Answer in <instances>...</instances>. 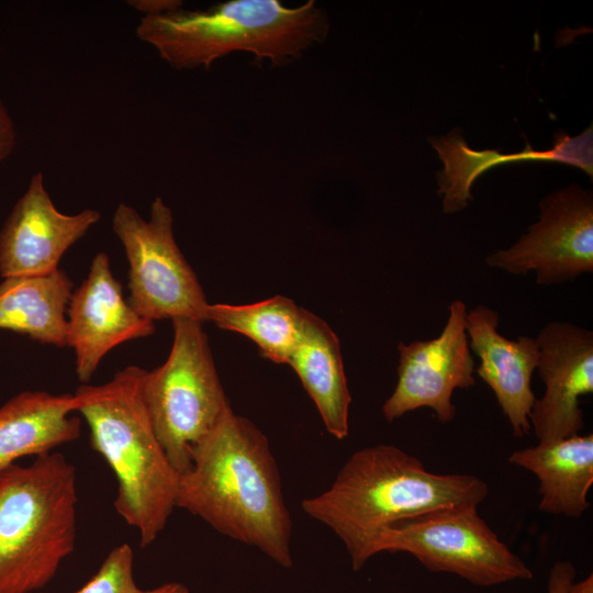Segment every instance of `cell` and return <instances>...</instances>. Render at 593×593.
<instances>
[{"instance_id":"obj_24","label":"cell","mask_w":593,"mask_h":593,"mask_svg":"<svg viewBox=\"0 0 593 593\" xmlns=\"http://www.w3.org/2000/svg\"><path fill=\"white\" fill-rule=\"evenodd\" d=\"M15 142L16 132L14 122L0 99V164L10 156L14 149Z\"/></svg>"},{"instance_id":"obj_20","label":"cell","mask_w":593,"mask_h":593,"mask_svg":"<svg viewBox=\"0 0 593 593\" xmlns=\"http://www.w3.org/2000/svg\"><path fill=\"white\" fill-rule=\"evenodd\" d=\"M445 169L438 174V193L443 195L445 213H456L468 206L472 200L471 186L489 169L507 164L505 155L499 150H474L457 133L430 139Z\"/></svg>"},{"instance_id":"obj_12","label":"cell","mask_w":593,"mask_h":593,"mask_svg":"<svg viewBox=\"0 0 593 593\" xmlns=\"http://www.w3.org/2000/svg\"><path fill=\"white\" fill-rule=\"evenodd\" d=\"M66 342L75 353L77 378L87 384L103 357L118 345L155 332L123 296L105 253H98L87 278L76 288L66 312Z\"/></svg>"},{"instance_id":"obj_4","label":"cell","mask_w":593,"mask_h":593,"mask_svg":"<svg viewBox=\"0 0 593 593\" xmlns=\"http://www.w3.org/2000/svg\"><path fill=\"white\" fill-rule=\"evenodd\" d=\"M326 13L314 0L289 8L279 0H230L206 10L178 9L142 16L136 36L172 68L209 69L219 58L248 52L282 66L324 42Z\"/></svg>"},{"instance_id":"obj_27","label":"cell","mask_w":593,"mask_h":593,"mask_svg":"<svg viewBox=\"0 0 593 593\" xmlns=\"http://www.w3.org/2000/svg\"><path fill=\"white\" fill-rule=\"evenodd\" d=\"M568 593H593V575L592 573L584 580L572 583L568 590Z\"/></svg>"},{"instance_id":"obj_9","label":"cell","mask_w":593,"mask_h":593,"mask_svg":"<svg viewBox=\"0 0 593 593\" xmlns=\"http://www.w3.org/2000/svg\"><path fill=\"white\" fill-rule=\"evenodd\" d=\"M540 217L516 243L485 257L493 269L535 273L539 286H559L593 272V197L572 184L540 201Z\"/></svg>"},{"instance_id":"obj_11","label":"cell","mask_w":593,"mask_h":593,"mask_svg":"<svg viewBox=\"0 0 593 593\" xmlns=\"http://www.w3.org/2000/svg\"><path fill=\"white\" fill-rule=\"evenodd\" d=\"M537 369L545 385L529 422L538 443L579 435L583 429L580 400L593 392V332L570 322L547 323L536 337Z\"/></svg>"},{"instance_id":"obj_10","label":"cell","mask_w":593,"mask_h":593,"mask_svg":"<svg viewBox=\"0 0 593 593\" xmlns=\"http://www.w3.org/2000/svg\"><path fill=\"white\" fill-rule=\"evenodd\" d=\"M467 312L463 301L454 300L437 337L399 343L398 381L382 405L388 422L421 407L433 410L440 423L454 419V391L477 383L474 359L465 327Z\"/></svg>"},{"instance_id":"obj_6","label":"cell","mask_w":593,"mask_h":593,"mask_svg":"<svg viewBox=\"0 0 593 593\" xmlns=\"http://www.w3.org/2000/svg\"><path fill=\"white\" fill-rule=\"evenodd\" d=\"M202 322L172 320L166 361L146 371L145 403L156 436L172 467L184 473L197 447L232 412Z\"/></svg>"},{"instance_id":"obj_15","label":"cell","mask_w":593,"mask_h":593,"mask_svg":"<svg viewBox=\"0 0 593 593\" xmlns=\"http://www.w3.org/2000/svg\"><path fill=\"white\" fill-rule=\"evenodd\" d=\"M74 393L21 392L0 406V473L27 456L74 441L81 422Z\"/></svg>"},{"instance_id":"obj_5","label":"cell","mask_w":593,"mask_h":593,"mask_svg":"<svg viewBox=\"0 0 593 593\" xmlns=\"http://www.w3.org/2000/svg\"><path fill=\"white\" fill-rule=\"evenodd\" d=\"M77 473L55 451L0 473V593L45 588L74 550Z\"/></svg>"},{"instance_id":"obj_14","label":"cell","mask_w":593,"mask_h":593,"mask_svg":"<svg viewBox=\"0 0 593 593\" xmlns=\"http://www.w3.org/2000/svg\"><path fill=\"white\" fill-rule=\"evenodd\" d=\"M499 325L500 314L484 304L467 312L469 346L479 358L474 372L493 391L514 436L523 437L532 429L529 414L536 400L532 377L538 365V342L524 335L506 338Z\"/></svg>"},{"instance_id":"obj_25","label":"cell","mask_w":593,"mask_h":593,"mask_svg":"<svg viewBox=\"0 0 593 593\" xmlns=\"http://www.w3.org/2000/svg\"><path fill=\"white\" fill-rule=\"evenodd\" d=\"M127 4L141 12L142 16L159 15L182 8L179 0H128Z\"/></svg>"},{"instance_id":"obj_2","label":"cell","mask_w":593,"mask_h":593,"mask_svg":"<svg viewBox=\"0 0 593 593\" xmlns=\"http://www.w3.org/2000/svg\"><path fill=\"white\" fill-rule=\"evenodd\" d=\"M488 493L473 474L430 472L414 455L379 444L355 451L327 490L302 501V510L340 539L359 571L384 529L437 511L478 507Z\"/></svg>"},{"instance_id":"obj_22","label":"cell","mask_w":593,"mask_h":593,"mask_svg":"<svg viewBox=\"0 0 593 593\" xmlns=\"http://www.w3.org/2000/svg\"><path fill=\"white\" fill-rule=\"evenodd\" d=\"M511 160L512 163L527 160L563 163L577 166L592 176V128L585 130L575 137L561 133L556 137L553 147L548 150H534L527 145L524 150L511 154Z\"/></svg>"},{"instance_id":"obj_7","label":"cell","mask_w":593,"mask_h":593,"mask_svg":"<svg viewBox=\"0 0 593 593\" xmlns=\"http://www.w3.org/2000/svg\"><path fill=\"white\" fill-rule=\"evenodd\" d=\"M406 552L432 572L456 574L479 586L530 580V568L479 515L455 507L401 522L378 536L372 553Z\"/></svg>"},{"instance_id":"obj_21","label":"cell","mask_w":593,"mask_h":593,"mask_svg":"<svg viewBox=\"0 0 593 593\" xmlns=\"http://www.w3.org/2000/svg\"><path fill=\"white\" fill-rule=\"evenodd\" d=\"M128 544L113 548L98 571L75 593H145L134 579Z\"/></svg>"},{"instance_id":"obj_16","label":"cell","mask_w":593,"mask_h":593,"mask_svg":"<svg viewBox=\"0 0 593 593\" xmlns=\"http://www.w3.org/2000/svg\"><path fill=\"white\" fill-rule=\"evenodd\" d=\"M510 463L530 471L539 481V511L579 518L591 506L593 435H575L516 450Z\"/></svg>"},{"instance_id":"obj_18","label":"cell","mask_w":593,"mask_h":593,"mask_svg":"<svg viewBox=\"0 0 593 593\" xmlns=\"http://www.w3.org/2000/svg\"><path fill=\"white\" fill-rule=\"evenodd\" d=\"M74 286L60 269L43 276L4 278L0 283V329L67 346L66 312Z\"/></svg>"},{"instance_id":"obj_1","label":"cell","mask_w":593,"mask_h":593,"mask_svg":"<svg viewBox=\"0 0 593 593\" xmlns=\"http://www.w3.org/2000/svg\"><path fill=\"white\" fill-rule=\"evenodd\" d=\"M176 507L292 567V521L280 472L267 436L248 418L230 412L197 447L179 475Z\"/></svg>"},{"instance_id":"obj_26","label":"cell","mask_w":593,"mask_h":593,"mask_svg":"<svg viewBox=\"0 0 593 593\" xmlns=\"http://www.w3.org/2000/svg\"><path fill=\"white\" fill-rule=\"evenodd\" d=\"M145 593H189V590L182 583L168 582L157 588L147 590Z\"/></svg>"},{"instance_id":"obj_13","label":"cell","mask_w":593,"mask_h":593,"mask_svg":"<svg viewBox=\"0 0 593 593\" xmlns=\"http://www.w3.org/2000/svg\"><path fill=\"white\" fill-rule=\"evenodd\" d=\"M101 214L85 209L60 212L52 201L41 171L35 172L0 231V275L4 278L43 276L56 271L64 254Z\"/></svg>"},{"instance_id":"obj_3","label":"cell","mask_w":593,"mask_h":593,"mask_svg":"<svg viewBox=\"0 0 593 593\" xmlns=\"http://www.w3.org/2000/svg\"><path fill=\"white\" fill-rule=\"evenodd\" d=\"M146 370L127 366L107 383L82 384L74 393L91 448L113 471L116 513L138 530L141 546L153 544L176 507L179 472L167 458L145 403Z\"/></svg>"},{"instance_id":"obj_23","label":"cell","mask_w":593,"mask_h":593,"mask_svg":"<svg viewBox=\"0 0 593 593\" xmlns=\"http://www.w3.org/2000/svg\"><path fill=\"white\" fill-rule=\"evenodd\" d=\"M575 578V569L569 561H557L549 573L548 593H568Z\"/></svg>"},{"instance_id":"obj_19","label":"cell","mask_w":593,"mask_h":593,"mask_svg":"<svg viewBox=\"0 0 593 593\" xmlns=\"http://www.w3.org/2000/svg\"><path fill=\"white\" fill-rule=\"evenodd\" d=\"M304 316L305 310L291 299L276 295L244 305L209 304L204 322L239 333L258 346L262 357L276 363H288L301 338Z\"/></svg>"},{"instance_id":"obj_17","label":"cell","mask_w":593,"mask_h":593,"mask_svg":"<svg viewBox=\"0 0 593 593\" xmlns=\"http://www.w3.org/2000/svg\"><path fill=\"white\" fill-rule=\"evenodd\" d=\"M288 365L315 403L326 430L336 439H345L351 395L339 339L325 321L306 310L301 338Z\"/></svg>"},{"instance_id":"obj_8","label":"cell","mask_w":593,"mask_h":593,"mask_svg":"<svg viewBox=\"0 0 593 593\" xmlns=\"http://www.w3.org/2000/svg\"><path fill=\"white\" fill-rule=\"evenodd\" d=\"M112 227L128 261L131 306L152 322L192 318L204 323L209 303L176 243L174 216L164 200L152 202L148 220L133 206L120 203Z\"/></svg>"}]
</instances>
